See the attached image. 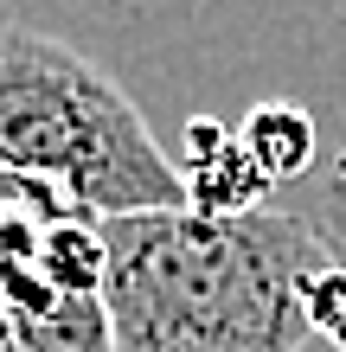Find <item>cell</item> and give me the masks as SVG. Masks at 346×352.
<instances>
[{"mask_svg": "<svg viewBox=\"0 0 346 352\" xmlns=\"http://www.w3.org/2000/svg\"><path fill=\"white\" fill-rule=\"evenodd\" d=\"M19 333H26V352H116L103 295H58L45 314L19 320Z\"/></svg>", "mask_w": 346, "mask_h": 352, "instance_id": "obj_6", "label": "cell"}, {"mask_svg": "<svg viewBox=\"0 0 346 352\" xmlns=\"http://www.w3.org/2000/svg\"><path fill=\"white\" fill-rule=\"evenodd\" d=\"M32 269L52 295H103L109 282V243H103V218H58L39 224L32 237Z\"/></svg>", "mask_w": 346, "mask_h": 352, "instance_id": "obj_5", "label": "cell"}, {"mask_svg": "<svg viewBox=\"0 0 346 352\" xmlns=\"http://www.w3.org/2000/svg\"><path fill=\"white\" fill-rule=\"evenodd\" d=\"M301 320H308V340L346 352V263H327L301 288Z\"/></svg>", "mask_w": 346, "mask_h": 352, "instance_id": "obj_7", "label": "cell"}, {"mask_svg": "<svg viewBox=\"0 0 346 352\" xmlns=\"http://www.w3.org/2000/svg\"><path fill=\"white\" fill-rule=\"evenodd\" d=\"M237 141L250 148V160L263 167V179L282 186V179H301L314 167V154H321V129H314V116L301 109V102L289 96H270V102H250L237 122Z\"/></svg>", "mask_w": 346, "mask_h": 352, "instance_id": "obj_4", "label": "cell"}, {"mask_svg": "<svg viewBox=\"0 0 346 352\" xmlns=\"http://www.w3.org/2000/svg\"><path fill=\"white\" fill-rule=\"evenodd\" d=\"M52 212V218H84L77 205L58 192V186H45V179H26V173H7L0 167V212Z\"/></svg>", "mask_w": 346, "mask_h": 352, "instance_id": "obj_8", "label": "cell"}, {"mask_svg": "<svg viewBox=\"0 0 346 352\" xmlns=\"http://www.w3.org/2000/svg\"><path fill=\"white\" fill-rule=\"evenodd\" d=\"M180 179H186V212L199 218H250L270 199V179L250 160V148L225 129L218 116L186 122V148H180Z\"/></svg>", "mask_w": 346, "mask_h": 352, "instance_id": "obj_3", "label": "cell"}, {"mask_svg": "<svg viewBox=\"0 0 346 352\" xmlns=\"http://www.w3.org/2000/svg\"><path fill=\"white\" fill-rule=\"evenodd\" d=\"M0 167L58 186L84 218L186 212L180 160L148 116L77 45L0 19Z\"/></svg>", "mask_w": 346, "mask_h": 352, "instance_id": "obj_2", "label": "cell"}, {"mask_svg": "<svg viewBox=\"0 0 346 352\" xmlns=\"http://www.w3.org/2000/svg\"><path fill=\"white\" fill-rule=\"evenodd\" d=\"M103 314L116 352H301V288L327 269V243L295 212L103 218Z\"/></svg>", "mask_w": 346, "mask_h": 352, "instance_id": "obj_1", "label": "cell"}]
</instances>
